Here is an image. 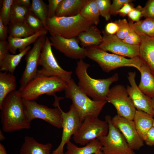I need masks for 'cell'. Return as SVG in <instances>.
Returning a JSON list of instances; mask_svg holds the SVG:
<instances>
[{"label":"cell","instance_id":"cell-36","mask_svg":"<svg viewBox=\"0 0 154 154\" xmlns=\"http://www.w3.org/2000/svg\"><path fill=\"white\" fill-rule=\"evenodd\" d=\"M118 25L119 29L116 35L120 39L123 40L132 31L129 24L125 19H119L115 21Z\"/></svg>","mask_w":154,"mask_h":154},{"label":"cell","instance_id":"cell-8","mask_svg":"<svg viewBox=\"0 0 154 154\" xmlns=\"http://www.w3.org/2000/svg\"><path fill=\"white\" fill-rule=\"evenodd\" d=\"M52 46L49 38L46 37L39 60L38 65L41 68L38 70L37 77L56 76L67 83L71 79L72 72L60 66L52 52Z\"/></svg>","mask_w":154,"mask_h":154},{"label":"cell","instance_id":"cell-20","mask_svg":"<svg viewBox=\"0 0 154 154\" xmlns=\"http://www.w3.org/2000/svg\"><path fill=\"white\" fill-rule=\"evenodd\" d=\"M52 147L50 143H40L33 137L26 136L19 154H51Z\"/></svg>","mask_w":154,"mask_h":154},{"label":"cell","instance_id":"cell-46","mask_svg":"<svg viewBox=\"0 0 154 154\" xmlns=\"http://www.w3.org/2000/svg\"><path fill=\"white\" fill-rule=\"evenodd\" d=\"M8 26L5 25L0 19V40H6L8 37Z\"/></svg>","mask_w":154,"mask_h":154},{"label":"cell","instance_id":"cell-6","mask_svg":"<svg viewBox=\"0 0 154 154\" xmlns=\"http://www.w3.org/2000/svg\"><path fill=\"white\" fill-rule=\"evenodd\" d=\"M67 83L56 76H38L32 80L21 92L23 99L35 100L40 96L46 94L54 96L55 93L64 90Z\"/></svg>","mask_w":154,"mask_h":154},{"label":"cell","instance_id":"cell-41","mask_svg":"<svg viewBox=\"0 0 154 154\" xmlns=\"http://www.w3.org/2000/svg\"><path fill=\"white\" fill-rule=\"evenodd\" d=\"M62 0H48V18H51L55 16L56 10Z\"/></svg>","mask_w":154,"mask_h":154},{"label":"cell","instance_id":"cell-4","mask_svg":"<svg viewBox=\"0 0 154 154\" xmlns=\"http://www.w3.org/2000/svg\"><path fill=\"white\" fill-rule=\"evenodd\" d=\"M64 93L65 98L72 101L82 122L87 117H98L107 102L106 100L90 99L81 90L72 78L67 83Z\"/></svg>","mask_w":154,"mask_h":154},{"label":"cell","instance_id":"cell-28","mask_svg":"<svg viewBox=\"0 0 154 154\" xmlns=\"http://www.w3.org/2000/svg\"><path fill=\"white\" fill-rule=\"evenodd\" d=\"M131 29L138 34L154 37V18H146L134 23H129Z\"/></svg>","mask_w":154,"mask_h":154},{"label":"cell","instance_id":"cell-37","mask_svg":"<svg viewBox=\"0 0 154 154\" xmlns=\"http://www.w3.org/2000/svg\"><path fill=\"white\" fill-rule=\"evenodd\" d=\"M122 40L124 43L131 45H140L141 41L139 35L133 30Z\"/></svg>","mask_w":154,"mask_h":154},{"label":"cell","instance_id":"cell-10","mask_svg":"<svg viewBox=\"0 0 154 154\" xmlns=\"http://www.w3.org/2000/svg\"><path fill=\"white\" fill-rule=\"evenodd\" d=\"M109 130L108 122L98 117H88L85 118L73 139L76 143L85 146L90 141L106 135Z\"/></svg>","mask_w":154,"mask_h":154},{"label":"cell","instance_id":"cell-32","mask_svg":"<svg viewBox=\"0 0 154 154\" xmlns=\"http://www.w3.org/2000/svg\"><path fill=\"white\" fill-rule=\"evenodd\" d=\"M29 11L28 8L13 3L11 7L9 24L24 22Z\"/></svg>","mask_w":154,"mask_h":154},{"label":"cell","instance_id":"cell-48","mask_svg":"<svg viewBox=\"0 0 154 154\" xmlns=\"http://www.w3.org/2000/svg\"><path fill=\"white\" fill-rule=\"evenodd\" d=\"M0 154H8L4 145L0 143Z\"/></svg>","mask_w":154,"mask_h":154},{"label":"cell","instance_id":"cell-51","mask_svg":"<svg viewBox=\"0 0 154 154\" xmlns=\"http://www.w3.org/2000/svg\"><path fill=\"white\" fill-rule=\"evenodd\" d=\"M94 154H104L101 150H100Z\"/></svg>","mask_w":154,"mask_h":154},{"label":"cell","instance_id":"cell-14","mask_svg":"<svg viewBox=\"0 0 154 154\" xmlns=\"http://www.w3.org/2000/svg\"><path fill=\"white\" fill-rule=\"evenodd\" d=\"M103 41L98 47L106 52L109 51L114 54L130 58L139 56L140 45L127 44L118 38L116 35L108 34L103 32Z\"/></svg>","mask_w":154,"mask_h":154},{"label":"cell","instance_id":"cell-39","mask_svg":"<svg viewBox=\"0 0 154 154\" xmlns=\"http://www.w3.org/2000/svg\"><path fill=\"white\" fill-rule=\"evenodd\" d=\"M133 1L131 0H113L111 4L110 13L111 15H117V11L127 3H131Z\"/></svg>","mask_w":154,"mask_h":154},{"label":"cell","instance_id":"cell-1","mask_svg":"<svg viewBox=\"0 0 154 154\" xmlns=\"http://www.w3.org/2000/svg\"><path fill=\"white\" fill-rule=\"evenodd\" d=\"M0 117L3 130L10 132L29 129L31 123L24 111L21 92L15 90L9 94L0 106Z\"/></svg>","mask_w":154,"mask_h":154},{"label":"cell","instance_id":"cell-25","mask_svg":"<svg viewBox=\"0 0 154 154\" xmlns=\"http://www.w3.org/2000/svg\"><path fill=\"white\" fill-rule=\"evenodd\" d=\"M30 49L31 46H29L18 54H10L8 53L0 61V71L13 74L23 57Z\"/></svg>","mask_w":154,"mask_h":154},{"label":"cell","instance_id":"cell-12","mask_svg":"<svg viewBox=\"0 0 154 154\" xmlns=\"http://www.w3.org/2000/svg\"><path fill=\"white\" fill-rule=\"evenodd\" d=\"M46 37V35L39 37L25 55L26 66L20 81L18 90L20 92L29 82L37 77L40 55Z\"/></svg>","mask_w":154,"mask_h":154},{"label":"cell","instance_id":"cell-43","mask_svg":"<svg viewBox=\"0 0 154 154\" xmlns=\"http://www.w3.org/2000/svg\"><path fill=\"white\" fill-rule=\"evenodd\" d=\"M9 50V44L6 40H0V61L8 53Z\"/></svg>","mask_w":154,"mask_h":154},{"label":"cell","instance_id":"cell-42","mask_svg":"<svg viewBox=\"0 0 154 154\" xmlns=\"http://www.w3.org/2000/svg\"><path fill=\"white\" fill-rule=\"evenodd\" d=\"M119 29L118 25L116 22H111L106 25L105 31L108 34L113 35L117 33Z\"/></svg>","mask_w":154,"mask_h":154},{"label":"cell","instance_id":"cell-19","mask_svg":"<svg viewBox=\"0 0 154 154\" xmlns=\"http://www.w3.org/2000/svg\"><path fill=\"white\" fill-rule=\"evenodd\" d=\"M88 0H62L56 11L58 17H72L77 15Z\"/></svg>","mask_w":154,"mask_h":154},{"label":"cell","instance_id":"cell-31","mask_svg":"<svg viewBox=\"0 0 154 154\" xmlns=\"http://www.w3.org/2000/svg\"><path fill=\"white\" fill-rule=\"evenodd\" d=\"M31 3L29 11L42 21L47 29L46 22L48 16V5L42 0H32Z\"/></svg>","mask_w":154,"mask_h":154},{"label":"cell","instance_id":"cell-11","mask_svg":"<svg viewBox=\"0 0 154 154\" xmlns=\"http://www.w3.org/2000/svg\"><path fill=\"white\" fill-rule=\"evenodd\" d=\"M106 100L115 107L117 115L133 120L136 110L124 86L118 84L110 88Z\"/></svg>","mask_w":154,"mask_h":154},{"label":"cell","instance_id":"cell-9","mask_svg":"<svg viewBox=\"0 0 154 154\" xmlns=\"http://www.w3.org/2000/svg\"><path fill=\"white\" fill-rule=\"evenodd\" d=\"M109 115L105 117L109 130L107 134L97 139L102 145L104 154H136L129 145L125 138L118 129L114 125Z\"/></svg>","mask_w":154,"mask_h":154},{"label":"cell","instance_id":"cell-27","mask_svg":"<svg viewBox=\"0 0 154 154\" xmlns=\"http://www.w3.org/2000/svg\"><path fill=\"white\" fill-rule=\"evenodd\" d=\"M16 80L13 74L4 72H0V106L10 93L16 90Z\"/></svg>","mask_w":154,"mask_h":154},{"label":"cell","instance_id":"cell-30","mask_svg":"<svg viewBox=\"0 0 154 154\" xmlns=\"http://www.w3.org/2000/svg\"><path fill=\"white\" fill-rule=\"evenodd\" d=\"M8 33L9 36L16 38L26 37L35 34L25 22L9 24Z\"/></svg>","mask_w":154,"mask_h":154},{"label":"cell","instance_id":"cell-33","mask_svg":"<svg viewBox=\"0 0 154 154\" xmlns=\"http://www.w3.org/2000/svg\"><path fill=\"white\" fill-rule=\"evenodd\" d=\"M24 22L34 33L47 29L42 21L30 11L25 17Z\"/></svg>","mask_w":154,"mask_h":154},{"label":"cell","instance_id":"cell-15","mask_svg":"<svg viewBox=\"0 0 154 154\" xmlns=\"http://www.w3.org/2000/svg\"><path fill=\"white\" fill-rule=\"evenodd\" d=\"M113 124L122 133L129 145L133 150H139L144 146L133 120L116 115L111 118Z\"/></svg>","mask_w":154,"mask_h":154},{"label":"cell","instance_id":"cell-52","mask_svg":"<svg viewBox=\"0 0 154 154\" xmlns=\"http://www.w3.org/2000/svg\"><path fill=\"white\" fill-rule=\"evenodd\" d=\"M153 127L154 128V119H153Z\"/></svg>","mask_w":154,"mask_h":154},{"label":"cell","instance_id":"cell-35","mask_svg":"<svg viewBox=\"0 0 154 154\" xmlns=\"http://www.w3.org/2000/svg\"><path fill=\"white\" fill-rule=\"evenodd\" d=\"M96 2L100 15L104 18L106 21L110 20L111 14V6L110 0H95Z\"/></svg>","mask_w":154,"mask_h":154},{"label":"cell","instance_id":"cell-22","mask_svg":"<svg viewBox=\"0 0 154 154\" xmlns=\"http://www.w3.org/2000/svg\"><path fill=\"white\" fill-rule=\"evenodd\" d=\"M82 47L98 46L103 41V37L100 30L94 25L86 31L81 33L76 37Z\"/></svg>","mask_w":154,"mask_h":154},{"label":"cell","instance_id":"cell-2","mask_svg":"<svg viewBox=\"0 0 154 154\" xmlns=\"http://www.w3.org/2000/svg\"><path fill=\"white\" fill-rule=\"evenodd\" d=\"M90 66L83 59L77 61L75 72L78 79V86L82 92L93 100H106L110 85L119 80V75L116 73L106 78L94 79L87 72Z\"/></svg>","mask_w":154,"mask_h":154},{"label":"cell","instance_id":"cell-47","mask_svg":"<svg viewBox=\"0 0 154 154\" xmlns=\"http://www.w3.org/2000/svg\"><path fill=\"white\" fill-rule=\"evenodd\" d=\"M13 3L26 7L29 10L32 4L30 0H14Z\"/></svg>","mask_w":154,"mask_h":154},{"label":"cell","instance_id":"cell-29","mask_svg":"<svg viewBox=\"0 0 154 154\" xmlns=\"http://www.w3.org/2000/svg\"><path fill=\"white\" fill-rule=\"evenodd\" d=\"M84 19L92 21L97 25L100 22L99 11L95 0H88L80 13Z\"/></svg>","mask_w":154,"mask_h":154},{"label":"cell","instance_id":"cell-38","mask_svg":"<svg viewBox=\"0 0 154 154\" xmlns=\"http://www.w3.org/2000/svg\"><path fill=\"white\" fill-rule=\"evenodd\" d=\"M143 16L146 18H154V0H148L142 9Z\"/></svg>","mask_w":154,"mask_h":154},{"label":"cell","instance_id":"cell-23","mask_svg":"<svg viewBox=\"0 0 154 154\" xmlns=\"http://www.w3.org/2000/svg\"><path fill=\"white\" fill-rule=\"evenodd\" d=\"M153 116L143 111L136 110L133 120L137 131L144 141L149 130L153 127Z\"/></svg>","mask_w":154,"mask_h":154},{"label":"cell","instance_id":"cell-44","mask_svg":"<svg viewBox=\"0 0 154 154\" xmlns=\"http://www.w3.org/2000/svg\"><path fill=\"white\" fill-rule=\"evenodd\" d=\"M130 3H127L124 4L122 7L119 10L117 14H119L122 17L127 16L134 8L130 4Z\"/></svg>","mask_w":154,"mask_h":154},{"label":"cell","instance_id":"cell-24","mask_svg":"<svg viewBox=\"0 0 154 154\" xmlns=\"http://www.w3.org/2000/svg\"><path fill=\"white\" fill-rule=\"evenodd\" d=\"M141 78L138 86L140 90L149 97L154 98V76L149 68L143 62L139 71Z\"/></svg>","mask_w":154,"mask_h":154},{"label":"cell","instance_id":"cell-13","mask_svg":"<svg viewBox=\"0 0 154 154\" xmlns=\"http://www.w3.org/2000/svg\"><path fill=\"white\" fill-rule=\"evenodd\" d=\"M59 108L62 117V132L61 140L58 147L51 154H64V148L80 127L82 122L74 105L70 106L69 111L64 112Z\"/></svg>","mask_w":154,"mask_h":154},{"label":"cell","instance_id":"cell-7","mask_svg":"<svg viewBox=\"0 0 154 154\" xmlns=\"http://www.w3.org/2000/svg\"><path fill=\"white\" fill-rule=\"evenodd\" d=\"M54 97L55 100L53 104L55 107L54 108L39 104L35 100L23 99L25 113L30 122L35 119H38L56 128H62V117L59 102L63 98L58 97L56 95Z\"/></svg>","mask_w":154,"mask_h":154},{"label":"cell","instance_id":"cell-34","mask_svg":"<svg viewBox=\"0 0 154 154\" xmlns=\"http://www.w3.org/2000/svg\"><path fill=\"white\" fill-rule=\"evenodd\" d=\"M14 0L2 1V5L0 13V19L5 26L10 24L11 9Z\"/></svg>","mask_w":154,"mask_h":154},{"label":"cell","instance_id":"cell-18","mask_svg":"<svg viewBox=\"0 0 154 154\" xmlns=\"http://www.w3.org/2000/svg\"><path fill=\"white\" fill-rule=\"evenodd\" d=\"M138 35L141 40L139 57L154 76V37Z\"/></svg>","mask_w":154,"mask_h":154},{"label":"cell","instance_id":"cell-21","mask_svg":"<svg viewBox=\"0 0 154 154\" xmlns=\"http://www.w3.org/2000/svg\"><path fill=\"white\" fill-rule=\"evenodd\" d=\"M48 32L47 29H44L32 35L21 38H14L9 36L7 39L9 44V51L13 54H15L17 49L19 52H21L31 44L35 42L39 37L46 35Z\"/></svg>","mask_w":154,"mask_h":154},{"label":"cell","instance_id":"cell-3","mask_svg":"<svg viewBox=\"0 0 154 154\" xmlns=\"http://www.w3.org/2000/svg\"><path fill=\"white\" fill-rule=\"evenodd\" d=\"M93 25L92 21L84 18L80 13L72 17L54 16L47 18L46 22L47 29L51 36H59L67 39L76 38Z\"/></svg>","mask_w":154,"mask_h":154},{"label":"cell","instance_id":"cell-45","mask_svg":"<svg viewBox=\"0 0 154 154\" xmlns=\"http://www.w3.org/2000/svg\"><path fill=\"white\" fill-rule=\"evenodd\" d=\"M143 141L148 146H154V128L153 127L147 132Z\"/></svg>","mask_w":154,"mask_h":154},{"label":"cell","instance_id":"cell-26","mask_svg":"<svg viewBox=\"0 0 154 154\" xmlns=\"http://www.w3.org/2000/svg\"><path fill=\"white\" fill-rule=\"evenodd\" d=\"M66 145L67 150L64 154H94L101 150L102 147V144L98 139L81 147H77L70 141Z\"/></svg>","mask_w":154,"mask_h":154},{"label":"cell","instance_id":"cell-49","mask_svg":"<svg viewBox=\"0 0 154 154\" xmlns=\"http://www.w3.org/2000/svg\"><path fill=\"white\" fill-rule=\"evenodd\" d=\"M0 140L1 141H2L4 139V137H5V136H4L3 135V134L2 133L1 131V130H0Z\"/></svg>","mask_w":154,"mask_h":154},{"label":"cell","instance_id":"cell-50","mask_svg":"<svg viewBox=\"0 0 154 154\" xmlns=\"http://www.w3.org/2000/svg\"><path fill=\"white\" fill-rule=\"evenodd\" d=\"M151 102L152 108L154 113V98H151Z\"/></svg>","mask_w":154,"mask_h":154},{"label":"cell","instance_id":"cell-40","mask_svg":"<svg viewBox=\"0 0 154 154\" xmlns=\"http://www.w3.org/2000/svg\"><path fill=\"white\" fill-rule=\"evenodd\" d=\"M142 7L138 5L136 8H134L127 15L129 18L133 23L139 21L140 19L143 17Z\"/></svg>","mask_w":154,"mask_h":154},{"label":"cell","instance_id":"cell-17","mask_svg":"<svg viewBox=\"0 0 154 154\" xmlns=\"http://www.w3.org/2000/svg\"><path fill=\"white\" fill-rule=\"evenodd\" d=\"M49 39L52 46L69 58L80 60L86 57L85 48L79 46L76 38L67 39L59 36H50Z\"/></svg>","mask_w":154,"mask_h":154},{"label":"cell","instance_id":"cell-5","mask_svg":"<svg viewBox=\"0 0 154 154\" xmlns=\"http://www.w3.org/2000/svg\"><path fill=\"white\" fill-rule=\"evenodd\" d=\"M86 56L96 62L104 72L110 71L123 67H132L140 71L142 62L139 56L131 58L114 54H110L99 48L98 46L87 47Z\"/></svg>","mask_w":154,"mask_h":154},{"label":"cell","instance_id":"cell-16","mask_svg":"<svg viewBox=\"0 0 154 154\" xmlns=\"http://www.w3.org/2000/svg\"><path fill=\"white\" fill-rule=\"evenodd\" d=\"M136 72L128 73L127 78L130 86L126 89L129 96L137 110L143 111L154 116L151 98L145 94L139 89L135 80Z\"/></svg>","mask_w":154,"mask_h":154}]
</instances>
